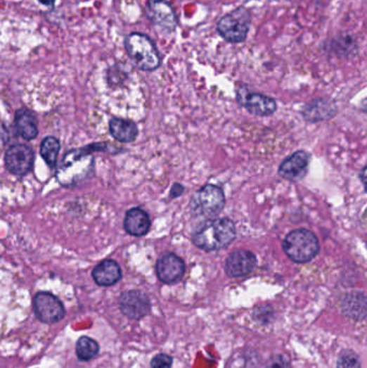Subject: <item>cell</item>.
<instances>
[{"label": "cell", "instance_id": "6", "mask_svg": "<svg viewBox=\"0 0 367 368\" xmlns=\"http://www.w3.org/2000/svg\"><path fill=\"white\" fill-rule=\"evenodd\" d=\"M250 24V13L248 10L241 7L223 16L217 25V30L226 42L239 44L246 40Z\"/></svg>", "mask_w": 367, "mask_h": 368}, {"label": "cell", "instance_id": "14", "mask_svg": "<svg viewBox=\"0 0 367 368\" xmlns=\"http://www.w3.org/2000/svg\"><path fill=\"white\" fill-rule=\"evenodd\" d=\"M309 160L310 156L307 152H295L281 163L278 174L285 180L294 182L302 180L307 174Z\"/></svg>", "mask_w": 367, "mask_h": 368}, {"label": "cell", "instance_id": "21", "mask_svg": "<svg viewBox=\"0 0 367 368\" xmlns=\"http://www.w3.org/2000/svg\"><path fill=\"white\" fill-rule=\"evenodd\" d=\"M101 350L99 343L89 336H82L76 343V355L79 361L89 362L94 359Z\"/></svg>", "mask_w": 367, "mask_h": 368}, {"label": "cell", "instance_id": "22", "mask_svg": "<svg viewBox=\"0 0 367 368\" xmlns=\"http://www.w3.org/2000/svg\"><path fill=\"white\" fill-rule=\"evenodd\" d=\"M60 144L58 139L52 136L44 138L40 146V156L44 158V162L51 168L56 167L58 163V153H60Z\"/></svg>", "mask_w": 367, "mask_h": 368}, {"label": "cell", "instance_id": "12", "mask_svg": "<svg viewBox=\"0 0 367 368\" xmlns=\"http://www.w3.org/2000/svg\"><path fill=\"white\" fill-rule=\"evenodd\" d=\"M186 272V264L180 256L176 254L164 253L156 263V274L162 282L166 284H177Z\"/></svg>", "mask_w": 367, "mask_h": 368}, {"label": "cell", "instance_id": "8", "mask_svg": "<svg viewBox=\"0 0 367 368\" xmlns=\"http://www.w3.org/2000/svg\"><path fill=\"white\" fill-rule=\"evenodd\" d=\"M237 101L249 113L259 117H267L275 113L277 103L275 99L266 95L249 91L247 87H239L237 91Z\"/></svg>", "mask_w": 367, "mask_h": 368}, {"label": "cell", "instance_id": "9", "mask_svg": "<svg viewBox=\"0 0 367 368\" xmlns=\"http://www.w3.org/2000/svg\"><path fill=\"white\" fill-rule=\"evenodd\" d=\"M122 314L133 320H141L149 315L151 302L146 293L139 290L127 291L119 298Z\"/></svg>", "mask_w": 367, "mask_h": 368}, {"label": "cell", "instance_id": "1", "mask_svg": "<svg viewBox=\"0 0 367 368\" xmlns=\"http://www.w3.org/2000/svg\"><path fill=\"white\" fill-rule=\"evenodd\" d=\"M106 151V144H93L81 149H75L65 154L58 168L56 178L65 186H74L89 177L93 172V152Z\"/></svg>", "mask_w": 367, "mask_h": 368}, {"label": "cell", "instance_id": "4", "mask_svg": "<svg viewBox=\"0 0 367 368\" xmlns=\"http://www.w3.org/2000/svg\"><path fill=\"white\" fill-rule=\"evenodd\" d=\"M125 49L134 64L141 70H155L161 65L159 51L146 34L139 32L129 34L125 39Z\"/></svg>", "mask_w": 367, "mask_h": 368}, {"label": "cell", "instance_id": "5", "mask_svg": "<svg viewBox=\"0 0 367 368\" xmlns=\"http://www.w3.org/2000/svg\"><path fill=\"white\" fill-rule=\"evenodd\" d=\"M225 196L222 189L214 184H206L195 193L191 201V209L195 215L217 217L224 208Z\"/></svg>", "mask_w": 367, "mask_h": 368}, {"label": "cell", "instance_id": "23", "mask_svg": "<svg viewBox=\"0 0 367 368\" xmlns=\"http://www.w3.org/2000/svg\"><path fill=\"white\" fill-rule=\"evenodd\" d=\"M337 368H361L360 357L352 350H344L337 359Z\"/></svg>", "mask_w": 367, "mask_h": 368}, {"label": "cell", "instance_id": "20", "mask_svg": "<svg viewBox=\"0 0 367 368\" xmlns=\"http://www.w3.org/2000/svg\"><path fill=\"white\" fill-rule=\"evenodd\" d=\"M111 135L120 142H131L137 138L138 127L129 120L113 118L109 123Z\"/></svg>", "mask_w": 367, "mask_h": 368}, {"label": "cell", "instance_id": "19", "mask_svg": "<svg viewBox=\"0 0 367 368\" xmlns=\"http://www.w3.org/2000/svg\"><path fill=\"white\" fill-rule=\"evenodd\" d=\"M335 115V107L330 101L317 99L304 108V119L308 122H320L330 119Z\"/></svg>", "mask_w": 367, "mask_h": 368}, {"label": "cell", "instance_id": "3", "mask_svg": "<svg viewBox=\"0 0 367 368\" xmlns=\"http://www.w3.org/2000/svg\"><path fill=\"white\" fill-rule=\"evenodd\" d=\"M283 251L295 263H308L316 258L320 246L317 236L306 229H295L285 236Z\"/></svg>", "mask_w": 367, "mask_h": 368}, {"label": "cell", "instance_id": "17", "mask_svg": "<svg viewBox=\"0 0 367 368\" xmlns=\"http://www.w3.org/2000/svg\"><path fill=\"white\" fill-rule=\"evenodd\" d=\"M15 126L22 138L32 140L38 135V120L32 111L21 108L15 113Z\"/></svg>", "mask_w": 367, "mask_h": 368}, {"label": "cell", "instance_id": "28", "mask_svg": "<svg viewBox=\"0 0 367 368\" xmlns=\"http://www.w3.org/2000/svg\"><path fill=\"white\" fill-rule=\"evenodd\" d=\"M40 3L46 6H52L56 0H39Z\"/></svg>", "mask_w": 367, "mask_h": 368}, {"label": "cell", "instance_id": "26", "mask_svg": "<svg viewBox=\"0 0 367 368\" xmlns=\"http://www.w3.org/2000/svg\"><path fill=\"white\" fill-rule=\"evenodd\" d=\"M255 317L262 323H269L273 318V310L271 307L263 306L255 311Z\"/></svg>", "mask_w": 367, "mask_h": 368}, {"label": "cell", "instance_id": "15", "mask_svg": "<svg viewBox=\"0 0 367 368\" xmlns=\"http://www.w3.org/2000/svg\"><path fill=\"white\" fill-rule=\"evenodd\" d=\"M92 277L98 286H115L121 280V267L113 260H105L95 266L92 272Z\"/></svg>", "mask_w": 367, "mask_h": 368}, {"label": "cell", "instance_id": "24", "mask_svg": "<svg viewBox=\"0 0 367 368\" xmlns=\"http://www.w3.org/2000/svg\"><path fill=\"white\" fill-rule=\"evenodd\" d=\"M172 357L165 353L156 355L152 359L151 368H172Z\"/></svg>", "mask_w": 367, "mask_h": 368}, {"label": "cell", "instance_id": "7", "mask_svg": "<svg viewBox=\"0 0 367 368\" xmlns=\"http://www.w3.org/2000/svg\"><path fill=\"white\" fill-rule=\"evenodd\" d=\"M36 318L44 324H56L65 318L66 309L62 300L50 292H38L32 298Z\"/></svg>", "mask_w": 367, "mask_h": 368}, {"label": "cell", "instance_id": "2", "mask_svg": "<svg viewBox=\"0 0 367 368\" xmlns=\"http://www.w3.org/2000/svg\"><path fill=\"white\" fill-rule=\"evenodd\" d=\"M236 238V227L232 220L212 219L207 221L193 234L194 245L206 252L218 251L228 247Z\"/></svg>", "mask_w": 367, "mask_h": 368}, {"label": "cell", "instance_id": "18", "mask_svg": "<svg viewBox=\"0 0 367 368\" xmlns=\"http://www.w3.org/2000/svg\"><path fill=\"white\" fill-rule=\"evenodd\" d=\"M344 314L356 321L366 318V298L360 292L349 293L342 302Z\"/></svg>", "mask_w": 367, "mask_h": 368}, {"label": "cell", "instance_id": "27", "mask_svg": "<svg viewBox=\"0 0 367 368\" xmlns=\"http://www.w3.org/2000/svg\"><path fill=\"white\" fill-rule=\"evenodd\" d=\"M184 188L179 184V183H174L172 186V191H170V198H176V197L180 196L184 193Z\"/></svg>", "mask_w": 367, "mask_h": 368}, {"label": "cell", "instance_id": "11", "mask_svg": "<svg viewBox=\"0 0 367 368\" xmlns=\"http://www.w3.org/2000/svg\"><path fill=\"white\" fill-rule=\"evenodd\" d=\"M150 21L163 32L170 34L177 27V18L174 9L165 0H149L146 7Z\"/></svg>", "mask_w": 367, "mask_h": 368}, {"label": "cell", "instance_id": "10", "mask_svg": "<svg viewBox=\"0 0 367 368\" xmlns=\"http://www.w3.org/2000/svg\"><path fill=\"white\" fill-rule=\"evenodd\" d=\"M34 151L26 144H14L5 154L6 167L15 176L23 177L30 174L34 167Z\"/></svg>", "mask_w": 367, "mask_h": 368}, {"label": "cell", "instance_id": "13", "mask_svg": "<svg viewBox=\"0 0 367 368\" xmlns=\"http://www.w3.org/2000/svg\"><path fill=\"white\" fill-rule=\"evenodd\" d=\"M257 266V256L247 250H237L227 256L225 272L231 278L245 277Z\"/></svg>", "mask_w": 367, "mask_h": 368}, {"label": "cell", "instance_id": "16", "mask_svg": "<svg viewBox=\"0 0 367 368\" xmlns=\"http://www.w3.org/2000/svg\"><path fill=\"white\" fill-rule=\"evenodd\" d=\"M151 227L149 215L141 208H131L127 211L124 219V229L129 235L135 237L145 236Z\"/></svg>", "mask_w": 367, "mask_h": 368}, {"label": "cell", "instance_id": "25", "mask_svg": "<svg viewBox=\"0 0 367 368\" xmlns=\"http://www.w3.org/2000/svg\"><path fill=\"white\" fill-rule=\"evenodd\" d=\"M266 368H291V364L285 355H276L269 360Z\"/></svg>", "mask_w": 367, "mask_h": 368}]
</instances>
